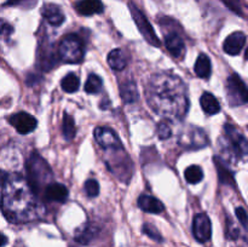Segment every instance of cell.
<instances>
[{"mask_svg": "<svg viewBox=\"0 0 248 247\" xmlns=\"http://www.w3.org/2000/svg\"><path fill=\"white\" fill-rule=\"evenodd\" d=\"M147 101L159 115L169 119H183L189 110L186 84L172 73L153 75L147 85Z\"/></svg>", "mask_w": 248, "mask_h": 247, "instance_id": "cell-1", "label": "cell"}, {"mask_svg": "<svg viewBox=\"0 0 248 247\" xmlns=\"http://www.w3.org/2000/svg\"><path fill=\"white\" fill-rule=\"evenodd\" d=\"M1 211L9 222L29 223L38 220L45 215V207L28 181L19 176L9 177L2 186Z\"/></svg>", "mask_w": 248, "mask_h": 247, "instance_id": "cell-2", "label": "cell"}, {"mask_svg": "<svg viewBox=\"0 0 248 247\" xmlns=\"http://www.w3.org/2000/svg\"><path fill=\"white\" fill-rule=\"evenodd\" d=\"M27 181L29 185L33 189L34 193L38 195L41 191L45 190L46 186L50 184L52 179V171L47 162L43 159L39 154L33 153L27 160Z\"/></svg>", "mask_w": 248, "mask_h": 247, "instance_id": "cell-3", "label": "cell"}, {"mask_svg": "<svg viewBox=\"0 0 248 247\" xmlns=\"http://www.w3.org/2000/svg\"><path fill=\"white\" fill-rule=\"evenodd\" d=\"M58 58L64 63H72L77 64L84 60V45L81 39L75 34L65 35L60 41L57 47Z\"/></svg>", "mask_w": 248, "mask_h": 247, "instance_id": "cell-4", "label": "cell"}, {"mask_svg": "<svg viewBox=\"0 0 248 247\" xmlns=\"http://www.w3.org/2000/svg\"><path fill=\"white\" fill-rule=\"evenodd\" d=\"M227 96L230 106L232 107L248 103V87L237 74H232L228 77Z\"/></svg>", "mask_w": 248, "mask_h": 247, "instance_id": "cell-5", "label": "cell"}, {"mask_svg": "<svg viewBox=\"0 0 248 247\" xmlns=\"http://www.w3.org/2000/svg\"><path fill=\"white\" fill-rule=\"evenodd\" d=\"M128 6H130V11L133 17V21L137 24V28L138 31H140V34L144 36V39L150 44V45L155 46V47H159V46L161 45V41H160L159 38L156 36V33H155V31L153 29L152 24L149 23L147 17L143 15V12L140 11L136 5L130 4Z\"/></svg>", "mask_w": 248, "mask_h": 247, "instance_id": "cell-6", "label": "cell"}, {"mask_svg": "<svg viewBox=\"0 0 248 247\" xmlns=\"http://www.w3.org/2000/svg\"><path fill=\"white\" fill-rule=\"evenodd\" d=\"M225 137H227L228 143H229L230 148L234 152L236 156L242 157L248 154V140L241 133L239 132L236 127L232 124H227L224 126Z\"/></svg>", "mask_w": 248, "mask_h": 247, "instance_id": "cell-7", "label": "cell"}, {"mask_svg": "<svg viewBox=\"0 0 248 247\" xmlns=\"http://www.w3.org/2000/svg\"><path fill=\"white\" fill-rule=\"evenodd\" d=\"M193 235L196 241L205 244L212 236V224L206 213H198L193 220Z\"/></svg>", "mask_w": 248, "mask_h": 247, "instance_id": "cell-8", "label": "cell"}, {"mask_svg": "<svg viewBox=\"0 0 248 247\" xmlns=\"http://www.w3.org/2000/svg\"><path fill=\"white\" fill-rule=\"evenodd\" d=\"M97 143L104 149H124L119 136L109 127H97L93 132Z\"/></svg>", "mask_w": 248, "mask_h": 247, "instance_id": "cell-9", "label": "cell"}, {"mask_svg": "<svg viewBox=\"0 0 248 247\" xmlns=\"http://www.w3.org/2000/svg\"><path fill=\"white\" fill-rule=\"evenodd\" d=\"M10 124L16 128V131L21 135H27V133L33 132L38 126V121L31 114L26 111H19V113L14 114L9 119Z\"/></svg>", "mask_w": 248, "mask_h": 247, "instance_id": "cell-10", "label": "cell"}, {"mask_svg": "<svg viewBox=\"0 0 248 247\" xmlns=\"http://www.w3.org/2000/svg\"><path fill=\"white\" fill-rule=\"evenodd\" d=\"M246 44V35L242 31H235L232 33L223 44V50L230 56H236L241 52Z\"/></svg>", "mask_w": 248, "mask_h": 247, "instance_id": "cell-11", "label": "cell"}, {"mask_svg": "<svg viewBox=\"0 0 248 247\" xmlns=\"http://www.w3.org/2000/svg\"><path fill=\"white\" fill-rule=\"evenodd\" d=\"M165 45L173 57L182 58L186 55V45H184L183 39L176 31L167 34L165 36Z\"/></svg>", "mask_w": 248, "mask_h": 247, "instance_id": "cell-12", "label": "cell"}, {"mask_svg": "<svg viewBox=\"0 0 248 247\" xmlns=\"http://www.w3.org/2000/svg\"><path fill=\"white\" fill-rule=\"evenodd\" d=\"M68 189L61 183H50L44 190V196L48 201H57V202H64L67 200Z\"/></svg>", "mask_w": 248, "mask_h": 247, "instance_id": "cell-13", "label": "cell"}, {"mask_svg": "<svg viewBox=\"0 0 248 247\" xmlns=\"http://www.w3.org/2000/svg\"><path fill=\"white\" fill-rule=\"evenodd\" d=\"M138 206L144 212L155 213V215H159V213L164 212L165 210L164 203L157 200L156 198L150 195H140V199H138Z\"/></svg>", "mask_w": 248, "mask_h": 247, "instance_id": "cell-14", "label": "cell"}, {"mask_svg": "<svg viewBox=\"0 0 248 247\" xmlns=\"http://www.w3.org/2000/svg\"><path fill=\"white\" fill-rule=\"evenodd\" d=\"M75 9L82 16H91V15L102 14L104 6L101 0H80L75 5Z\"/></svg>", "mask_w": 248, "mask_h": 247, "instance_id": "cell-15", "label": "cell"}, {"mask_svg": "<svg viewBox=\"0 0 248 247\" xmlns=\"http://www.w3.org/2000/svg\"><path fill=\"white\" fill-rule=\"evenodd\" d=\"M41 14H43L44 18L51 24V26L58 27L64 22V15H63L62 10L60 9V6L55 4H47L43 7L41 10Z\"/></svg>", "mask_w": 248, "mask_h": 247, "instance_id": "cell-16", "label": "cell"}, {"mask_svg": "<svg viewBox=\"0 0 248 247\" xmlns=\"http://www.w3.org/2000/svg\"><path fill=\"white\" fill-rule=\"evenodd\" d=\"M120 96L121 99L127 104L137 102L138 98H140V93H138V89L136 82L132 81V80L123 82L120 86Z\"/></svg>", "mask_w": 248, "mask_h": 247, "instance_id": "cell-17", "label": "cell"}, {"mask_svg": "<svg viewBox=\"0 0 248 247\" xmlns=\"http://www.w3.org/2000/svg\"><path fill=\"white\" fill-rule=\"evenodd\" d=\"M108 64L113 70H120L125 69L127 65V56H126L125 51L121 48H115V50L110 51L108 55Z\"/></svg>", "mask_w": 248, "mask_h": 247, "instance_id": "cell-18", "label": "cell"}, {"mask_svg": "<svg viewBox=\"0 0 248 247\" xmlns=\"http://www.w3.org/2000/svg\"><path fill=\"white\" fill-rule=\"evenodd\" d=\"M200 104L202 110L205 111L207 115H215L220 111L219 102L217 101L215 96L210 92H205L200 98Z\"/></svg>", "mask_w": 248, "mask_h": 247, "instance_id": "cell-19", "label": "cell"}, {"mask_svg": "<svg viewBox=\"0 0 248 247\" xmlns=\"http://www.w3.org/2000/svg\"><path fill=\"white\" fill-rule=\"evenodd\" d=\"M215 165H216V169H217L218 178H219L220 183L225 184V185L234 186L235 185L234 174H232V172L228 169L227 165H225L222 160L218 159V157H215Z\"/></svg>", "mask_w": 248, "mask_h": 247, "instance_id": "cell-20", "label": "cell"}, {"mask_svg": "<svg viewBox=\"0 0 248 247\" xmlns=\"http://www.w3.org/2000/svg\"><path fill=\"white\" fill-rule=\"evenodd\" d=\"M194 70H195V74L199 77H202V79H208L210 77L211 72H212V65H211V61L207 55L201 53L199 56L198 60H196Z\"/></svg>", "mask_w": 248, "mask_h": 247, "instance_id": "cell-21", "label": "cell"}, {"mask_svg": "<svg viewBox=\"0 0 248 247\" xmlns=\"http://www.w3.org/2000/svg\"><path fill=\"white\" fill-rule=\"evenodd\" d=\"M98 232L99 230L97 227H94V225L92 224H87L85 225L82 229H80L79 232H78V234L75 235V240H77L79 244L89 245L90 242L97 236Z\"/></svg>", "mask_w": 248, "mask_h": 247, "instance_id": "cell-22", "label": "cell"}, {"mask_svg": "<svg viewBox=\"0 0 248 247\" xmlns=\"http://www.w3.org/2000/svg\"><path fill=\"white\" fill-rule=\"evenodd\" d=\"M62 131H63V137L65 140H72L75 137V133H77V127H75L74 119L72 115L65 113L63 115V125H62Z\"/></svg>", "mask_w": 248, "mask_h": 247, "instance_id": "cell-23", "label": "cell"}, {"mask_svg": "<svg viewBox=\"0 0 248 247\" xmlns=\"http://www.w3.org/2000/svg\"><path fill=\"white\" fill-rule=\"evenodd\" d=\"M80 85V79L78 77V75H75L74 73H70V74L65 75L64 77L61 81V86H62L63 91L68 92V93H73V92L78 91Z\"/></svg>", "mask_w": 248, "mask_h": 247, "instance_id": "cell-24", "label": "cell"}, {"mask_svg": "<svg viewBox=\"0 0 248 247\" xmlns=\"http://www.w3.org/2000/svg\"><path fill=\"white\" fill-rule=\"evenodd\" d=\"M189 136H190V147L201 148L207 144V137H206L205 132L200 128L193 127Z\"/></svg>", "mask_w": 248, "mask_h": 247, "instance_id": "cell-25", "label": "cell"}, {"mask_svg": "<svg viewBox=\"0 0 248 247\" xmlns=\"http://www.w3.org/2000/svg\"><path fill=\"white\" fill-rule=\"evenodd\" d=\"M102 86H103V81H102L101 77L96 74L89 75L86 80V84H85V91L90 94L98 93L102 90Z\"/></svg>", "mask_w": 248, "mask_h": 247, "instance_id": "cell-26", "label": "cell"}, {"mask_svg": "<svg viewBox=\"0 0 248 247\" xmlns=\"http://www.w3.org/2000/svg\"><path fill=\"white\" fill-rule=\"evenodd\" d=\"M184 177H186V182H188L189 184H198L202 181L203 172L200 167L196 166V165H193V166H189L188 169L186 170Z\"/></svg>", "mask_w": 248, "mask_h": 247, "instance_id": "cell-27", "label": "cell"}, {"mask_svg": "<svg viewBox=\"0 0 248 247\" xmlns=\"http://www.w3.org/2000/svg\"><path fill=\"white\" fill-rule=\"evenodd\" d=\"M85 191L89 198H96L99 194V183L96 179H87L85 183Z\"/></svg>", "mask_w": 248, "mask_h": 247, "instance_id": "cell-28", "label": "cell"}, {"mask_svg": "<svg viewBox=\"0 0 248 247\" xmlns=\"http://www.w3.org/2000/svg\"><path fill=\"white\" fill-rule=\"evenodd\" d=\"M143 232H144L147 236H149L152 240H154V241L162 242L161 234H160L159 230H157L156 228L154 227V225L148 224V223H147V224H144V225H143Z\"/></svg>", "mask_w": 248, "mask_h": 247, "instance_id": "cell-29", "label": "cell"}, {"mask_svg": "<svg viewBox=\"0 0 248 247\" xmlns=\"http://www.w3.org/2000/svg\"><path fill=\"white\" fill-rule=\"evenodd\" d=\"M157 135L160 139H169L172 136V128L167 121H161L157 126Z\"/></svg>", "mask_w": 248, "mask_h": 247, "instance_id": "cell-30", "label": "cell"}, {"mask_svg": "<svg viewBox=\"0 0 248 247\" xmlns=\"http://www.w3.org/2000/svg\"><path fill=\"white\" fill-rule=\"evenodd\" d=\"M225 6L237 15H242V7L239 0H222Z\"/></svg>", "mask_w": 248, "mask_h": 247, "instance_id": "cell-31", "label": "cell"}, {"mask_svg": "<svg viewBox=\"0 0 248 247\" xmlns=\"http://www.w3.org/2000/svg\"><path fill=\"white\" fill-rule=\"evenodd\" d=\"M12 31H14V28H12L11 24L7 23L4 19H0V36L7 38V36L11 35Z\"/></svg>", "mask_w": 248, "mask_h": 247, "instance_id": "cell-32", "label": "cell"}, {"mask_svg": "<svg viewBox=\"0 0 248 247\" xmlns=\"http://www.w3.org/2000/svg\"><path fill=\"white\" fill-rule=\"evenodd\" d=\"M236 217H237V219L240 220V223H241L242 227L248 229V215H247L246 211H245L244 207L236 208Z\"/></svg>", "mask_w": 248, "mask_h": 247, "instance_id": "cell-33", "label": "cell"}, {"mask_svg": "<svg viewBox=\"0 0 248 247\" xmlns=\"http://www.w3.org/2000/svg\"><path fill=\"white\" fill-rule=\"evenodd\" d=\"M9 174H7V172L2 171V170H0V186H4V184L6 183L7 179H9Z\"/></svg>", "mask_w": 248, "mask_h": 247, "instance_id": "cell-34", "label": "cell"}, {"mask_svg": "<svg viewBox=\"0 0 248 247\" xmlns=\"http://www.w3.org/2000/svg\"><path fill=\"white\" fill-rule=\"evenodd\" d=\"M6 244H7V237L5 236L4 234H1V232H0V247L5 246Z\"/></svg>", "mask_w": 248, "mask_h": 247, "instance_id": "cell-35", "label": "cell"}, {"mask_svg": "<svg viewBox=\"0 0 248 247\" xmlns=\"http://www.w3.org/2000/svg\"><path fill=\"white\" fill-rule=\"evenodd\" d=\"M245 56H246V58L248 60V48L246 50V53H245Z\"/></svg>", "mask_w": 248, "mask_h": 247, "instance_id": "cell-36", "label": "cell"}]
</instances>
